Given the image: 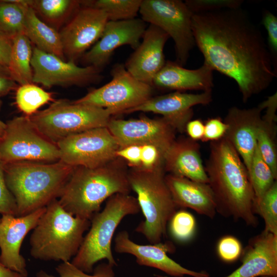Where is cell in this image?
<instances>
[{
  "label": "cell",
  "mask_w": 277,
  "mask_h": 277,
  "mask_svg": "<svg viewBox=\"0 0 277 277\" xmlns=\"http://www.w3.org/2000/svg\"><path fill=\"white\" fill-rule=\"evenodd\" d=\"M263 110L264 108L261 103L248 109L233 106L228 109L224 120L227 125L224 137L238 153L248 173L256 146V134Z\"/></svg>",
  "instance_id": "cell-21"
},
{
  "label": "cell",
  "mask_w": 277,
  "mask_h": 277,
  "mask_svg": "<svg viewBox=\"0 0 277 277\" xmlns=\"http://www.w3.org/2000/svg\"><path fill=\"white\" fill-rule=\"evenodd\" d=\"M262 23L267 32L269 48L277 52V17L271 12L266 10L263 15Z\"/></svg>",
  "instance_id": "cell-42"
},
{
  "label": "cell",
  "mask_w": 277,
  "mask_h": 277,
  "mask_svg": "<svg viewBox=\"0 0 277 277\" xmlns=\"http://www.w3.org/2000/svg\"><path fill=\"white\" fill-rule=\"evenodd\" d=\"M185 132L191 139L201 140L204 135V123L200 119L191 120L187 124Z\"/></svg>",
  "instance_id": "cell-45"
},
{
  "label": "cell",
  "mask_w": 277,
  "mask_h": 277,
  "mask_svg": "<svg viewBox=\"0 0 277 277\" xmlns=\"http://www.w3.org/2000/svg\"><path fill=\"white\" fill-rule=\"evenodd\" d=\"M169 35L152 24L147 27L142 41L126 61V69L137 80L152 86L153 80L166 63L164 48Z\"/></svg>",
  "instance_id": "cell-20"
},
{
  "label": "cell",
  "mask_w": 277,
  "mask_h": 277,
  "mask_svg": "<svg viewBox=\"0 0 277 277\" xmlns=\"http://www.w3.org/2000/svg\"><path fill=\"white\" fill-rule=\"evenodd\" d=\"M63 163L73 167L95 168L115 158L120 148L107 127L95 128L66 137L56 144Z\"/></svg>",
  "instance_id": "cell-12"
},
{
  "label": "cell",
  "mask_w": 277,
  "mask_h": 277,
  "mask_svg": "<svg viewBox=\"0 0 277 277\" xmlns=\"http://www.w3.org/2000/svg\"><path fill=\"white\" fill-rule=\"evenodd\" d=\"M212 101L211 91L197 94L175 91L152 96L124 113L142 111L159 114L175 131L183 133L187 124L193 117L192 107L198 105H208Z\"/></svg>",
  "instance_id": "cell-17"
},
{
  "label": "cell",
  "mask_w": 277,
  "mask_h": 277,
  "mask_svg": "<svg viewBox=\"0 0 277 277\" xmlns=\"http://www.w3.org/2000/svg\"><path fill=\"white\" fill-rule=\"evenodd\" d=\"M147 27L142 18L108 21L100 38L81 58L82 63L102 71L118 48L128 45L135 50Z\"/></svg>",
  "instance_id": "cell-16"
},
{
  "label": "cell",
  "mask_w": 277,
  "mask_h": 277,
  "mask_svg": "<svg viewBox=\"0 0 277 277\" xmlns=\"http://www.w3.org/2000/svg\"><path fill=\"white\" fill-rule=\"evenodd\" d=\"M192 29L204 62L235 81L243 102L276 77L260 29L241 7L193 14Z\"/></svg>",
  "instance_id": "cell-1"
},
{
  "label": "cell",
  "mask_w": 277,
  "mask_h": 277,
  "mask_svg": "<svg viewBox=\"0 0 277 277\" xmlns=\"http://www.w3.org/2000/svg\"><path fill=\"white\" fill-rule=\"evenodd\" d=\"M254 214L260 215L265 223L264 231L277 235V183L276 181L264 193L261 199L254 203Z\"/></svg>",
  "instance_id": "cell-34"
},
{
  "label": "cell",
  "mask_w": 277,
  "mask_h": 277,
  "mask_svg": "<svg viewBox=\"0 0 277 277\" xmlns=\"http://www.w3.org/2000/svg\"><path fill=\"white\" fill-rule=\"evenodd\" d=\"M141 150V146H128L119 148L116 152V156L124 160L131 168L140 167Z\"/></svg>",
  "instance_id": "cell-43"
},
{
  "label": "cell",
  "mask_w": 277,
  "mask_h": 277,
  "mask_svg": "<svg viewBox=\"0 0 277 277\" xmlns=\"http://www.w3.org/2000/svg\"><path fill=\"white\" fill-rule=\"evenodd\" d=\"M0 214L17 216L15 200L8 189L5 180L3 165L0 163Z\"/></svg>",
  "instance_id": "cell-40"
},
{
  "label": "cell",
  "mask_w": 277,
  "mask_h": 277,
  "mask_svg": "<svg viewBox=\"0 0 277 277\" xmlns=\"http://www.w3.org/2000/svg\"><path fill=\"white\" fill-rule=\"evenodd\" d=\"M136 197L126 193H116L107 200L102 211L90 220L89 231L71 263L81 270L90 273L94 265L106 259L113 267L116 265L111 249L115 231L122 220L140 211Z\"/></svg>",
  "instance_id": "cell-7"
},
{
  "label": "cell",
  "mask_w": 277,
  "mask_h": 277,
  "mask_svg": "<svg viewBox=\"0 0 277 277\" xmlns=\"http://www.w3.org/2000/svg\"><path fill=\"white\" fill-rule=\"evenodd\" d=\"M90 220L66 211L57 199L46 206L30 235V255L43 261L67 262L78 252Z\"/></svg>",
  "instance_id": "cell-5"
},
{
  "label": "cell",
  "mask_w": 277,
  "mask_h": 277,
  "mask_svg": "<svg viewBox=\"0 0 277 277\" xmlns=\"http://www.w3.org/2000/svg\"><path fill=\"white\" fill-rule=\"evenodd\" d=\"M120 148L130 145H152L165 155L175 140V130L163 117L136 119L112 118L107 126Z\"/></svg>",
  "instance_id": "cell-15"
},
{
  "label": "cell",
  "mask_w": 277,
  "mask_h": 277,
  "mask_svg": "<svg viewBox=\"0 0 277 277\" xmlns=\"http://www.w3.org/2000/svg\"><path fill=\"white\" fill-rule=\"evenodd\" d=\"M169 223L170 233L175 240L185 242L193 238L196 222L194 216L188 211L183 209L177 210Z\"/></svg>",
  "instance_id": "cell-36"
},
{
  "label": "cell",
  "mask_w": 277,
  "mask_h": 277,
  "mask_svg": "<svg viewBox=\"0 0 277 277\" xmlns=\"http://www.w3.org/2000/svg\"><path fill=\"white\" fill-rule=\"evenodd\" d=\"M266 110L256 134V144L260 153L277 179V150L276 145L277 107L276 93L262 102Z\"/></svg>",
  "instance_id": "cell-26"
},
{
  "label": "cell",
  "mask_w": 277,
  "mask_h": 277,
  "mask_svg": "<svg viewBox=\"0 0 277 277\" xmlns=\"http://www.w3.org/2000/svg\"><path fill=\"white\" fill-rule=\"evenodd\" d=\"M24 33L36 48L66 61L59 32L41 20L28 4L26 9Z\"/></svg>",
  "instance_id": "cell-27"
},
{
  "label": "cell",
  "mask_w": 277,
  "mask_h": 277,
  "mask_svg": "<svg viewBox=\"0 0 277 277\" xmlns=\"http://www.w3.org/2000/svg\"><path fill=\"white\" fill-rule=\"evenodd\" d=\"M165 154L157 147L152 145L141 146V167L152 169L164 167Z\"/></svg>",
  "instance_id": "cell-39"
},
{
  "label": "cell",
  "mask_w": 277,
  "mask_h": 277,
  "mask_svg": "<svg viewBox=\"0 0 277 277\" xmlns=\"http://www.w3.org/2000/svg\"><path fill=\"white\" fill-rule=\"evenodd\" d=\"M2 165L7 187L16 203L17 216L46 207L57 199L74 168L61 161Z\"/></svg>",
  "instance_id": "cell-4"
},
{
  "label": "cell",
  "mask_w": 277,
  "mask_h": 277,
  "mask_svg": "<svg viewBox=\"0 0 277 277\" xmlns=\"http://www.w3.org/2000/svg\"><path fill=\"white\" fill-rule=\"evenodd\" d=\"M28 4L41 20L57 30L81 8L82 1L28 0Z\"/></svg>",
  "instance_id": "cell-28"
},
{
  "label": "cell",
  "mask_w": 277,
  "mask_h": 277,
  "mask_svg": "<svg viewBox=\"0 0 277 277\" xmlns=\"http://www.w3.org/2000/svg\"><path fill=\"white\" fill-rule=\"evenodd\" d=\"M242 251L240 241L232 235L222 237L217 245V253L219 258L227 263L236 261L241 256Z\"/></svg>",
  "instance_id": "cell-38"
},
{
  "label": "cell",
  "mask_w": 277,
  "mask_h": 277,
  "mask_svg": "<svg viewBox=\"0 0 277 277\" xmlns=\"http://www.w3.org/2000/svg\"><path fill=\"white\" fill-rule=\"evenodd\" d=\"M164 168L169 174L208 184L200 145L189 137L174 140L165 155Z\"/></svg>",
  "instance_id": "cell-25"
},
{
  "label": "cell",
  "mask_w": 277,
  "mask_h": 277,
  "mask_svg": "<svg viewBox=\"0 0 277 277\" xmlns=\"http://www.w3.org/2000/svg\"><path fill=\"white\" fill-rule=\"evenodd\" d=\"M55 144L42 135L27 116L13 118L6 123L0 138V163L6 164L30 162L52 163L60 161Z\"/></svg>",
  "instance_id": "cell-9"
},
{
  "label": "cell",
  "mask_w": 277,
  "mask_h": 277,
  "mask_svg": "<svg viewBox=\"0 0 277 277\" xmlns=\"http://www.w3.org/2000/svg\"><path fill=\"white\" fill-rule=\"evenodd\" d=\"M261 277H272V276H261Z\"/></svg>",
  "instance_id": "cell-49"
},
{
  "label": "cell",
  "mask_w": 277,
  "mask_h": 277,
  "mask_svg": "<svg viewBox=\"0 0 277 277\" xmlns=\"http://www.w3.org/2000/svg\"><path fill=\"white\" fill-rule=\"evenodd\" d=\"M7 67L0 65V97L7 95L17 87Z\"/></svg>",
  "instance_id": "cell-44"
},
{
  "label": "cell",
  "mask_w": 277,
  "mask_h": 277,
  "mask_svg": "<svg viewBox=\"0 0 277 277\" xmlns=\"http://www.w3.org/2000/svg\"><path fill=\"white\" fill-rule=\"evenodd\" d=\"M0 277H25L4 266L0 261Z\"/></svg>",
  "instance_id": "cell-47"
},
{
  "label": "cell",
  "mask_w": 277,
  "mask_h": 277,
  "mask_svg": "<svg viewBox=\"0 0 277 277\" xmlns=\"http://www.w3.org/2000/svg\"><path fill=\"white\" fill-rule=\"evenodd\" d=\"M165 180L177 208H190L200 214L214 218L216 204L208 184L169 173L165 175Z\"/></svg>",
  "instance_id": "cell-24"
},
{
  "label": "cell",
  "mask_w": 277,
  "mask_h": 277,
  "mask_svg": "<svg viewBox=\"0 0 277 277\" xmlns=\"http://www.w3.org/2000/svg\"><path fill=\"white\" fill-rule=\"evenodd\" d=\"M248 174L254 192V203L261 199L276 181L270 168L261 156L257 144L252 158Z\"/></svg>",
  "instance_id": "cell-33"
},
{
  "label": "cell",
  "mask_w": 277,
  "mask_h": 277,
  "mask_svg": "<svg viewBox=\"0 0 277 277\" xmlns=\"http://www.w3.org/2000/svg\"><path fill=\"white\" fill-rule=\"evenodd\" d=\"M142 0L82 1V5L103 11L108 21L134 19L139 13Z\"/></svg>",
  "instance_id": "cell-31"
},
{
  "label": "cell",
  "mask_w": 277,
  "mask_h": 277,
  "mask_svg": "<svg viewBox=\"0 0 277 277\" xmlns=\"http://www.w3.org/2000/svg\"><path fill=\"white\" fill-rule=\"evenodd\" d=\"M139 13L146 23L164 31L174 43L176 61L186 65L195 46L192 29V13L180 0H142Z\"/></svg>",
  "instance_id": "cell-10"
},
{
  "label": "cell",
  "mask_w": 277,
  "mask_h": 277,
  "mask_svg": "<svg viewBox=\"0 0 277 277\" xmlns=\"http://www.w3.org/2000/svg\"><path fill=\"white\" fill-rule=\"evenodd\" d=\"M110 75L109 83L73 102L106 109L113 115L124 113L152 96L154 88L134 77L124 64L114 65Z\"/></svg>",
  "instance_id": "cell-11"
},
{
  "label": "cell",
  "mask_w": 277,
  "mask_h": 277,
  "mask_svg": "<svg viewBox=\"0 0 277 277\" xmlns=\"http://www.w3.org/2000/svg\"><path fill=\"white\" fill-rule=\"evenodd\" d=\"M185 4L192 14L225 8L241 7L242 0H187Z\"/></svg>",
  "instance_id": "cell-37"
},
{
  "label": "cell",
  "mask_w": 277,
  "mask_h": 277,
  "mask_svg": "<svg viewBox=\"0 0 277 277\" xmlns=\"http://www.w3.org/2000/svg\"><path fill=\"white\" fill-rule=\"evenodd\" d=\"M27 0L0 1V33L12 39L24 32Z\"/></svg>",
  "instance_id": "cell-30"
},
{
  "label": "cell",
  "mask_w": 277,
  "mask_h": 277,
  "mask_svg": "<svg viewBox=\"0 0 277 277\" xmlns=\"http://www.w3.org/2000/svg\"><path fill=\"white\" fill-rule=\"evenodd\" d=\"M11 50L8 68L14 81L19 85L33 83L31 65L33 48L24 32L12 39Z\"/></svg>",
  "instance_id": "cell-29"
},
{
  "label": "cell",
  "mask_w": 277,
  "mask_h": 277,
  "mask_svg": "<svg viewBox=\"0 0 277 277\" xmlns=\"http://www.w3.org/2000/svg\"><path fill=\"white\" fill-rule=\"evenodd\" d=\"M205 171L213 192L216 212L256 227L254 195L247 169L238 153L225 137L210 142Z\"/></svg>",
  "instance_id": "cell-2"
},
{
  "label": "cell",
  "mask_w": 277,
  "mask_h": 277,
  "mask_svg": "<svg viewBox=\"0 0 277 277\" xmlns=\"http://www.w3.org/2000/svg\"><path fill=\"white\" fill-rule=\"evenodd\" d=\"M164 167L152 169L131 168L128 180L136 194L140 210L145 217L135 228L151 244L161 243L167 233L170 219L177 210L165 180Z\"/></svg>",
  "instance_id": "cell-6"
},
{
  "label": "cell",
  "mask_w": 277,
  "mask_h": 277,
  "mask_svg": "<svg viewBox=\"0 0 277 277\" xmlns=\"http://www.w3.org/2000/svg\"><path fill=\"white\" fill-rule=\"evenodd\" d=\"M227 130V125L220 117L208 118L204 123V132L203 142H214L224 137Z\"/></svg>",
  "instance_id": "cell-41"
},
{
  "label": "cell",
  "mask_w": 277,
  "mask_h": 277,
  "mask_svg": "<svg viewBox=\"0 0 277 277\" xmlns=\"http://www.w3.org/2000/svg\"><path fill=\"white\" fill-rule=\"evenodd\" d=\"M113 267L108 263H101L95 267L93 273L90 274L81 270L70 262H62L55 268L58 276L41 270L37 273L36 277H114Z\"/></svg>",
  "instance_id": "cell-35"
},
{
  "label": "cell",
  "mask_w": 277,
  "mask_h": 277,
  "mask_svg": "<svg viewBox=\"0 0 277 277\" xmlns=\"http://www.w3.org/2000/svg\"><path fill=\"white\" fill-rule=\"evenodd\" d=\"M242 265L225 277H277V235L263 231L243 249Z\"/></svg>",
  "instance_id": "cell-22"
},
{
  "label": "cell",
  "mask_w": 277,
  "mask_h": 277,
  "mask_svg": "<svg viewBox=\"0 0 277 277\" xmlns=\"http://www.w3.org/2000/svg\"><path fill=\"white\" fill-rule=\"evenodd\" d=\"M46 207L24 216L3 214L0 219V261L25 277L28 275L24 258L20 253L23 240L33 229Z\"/></svg>",
  "instance_id": "cell-18"
},
{
  "label": "cell",
  "mask_w": 277,
  "mask_h": 277,
  "mask_svg": "<svg viewBox=\"0 0 277 277\" xmlns=\"http://www.w3.org/2000/svg\"><path fill=\"white\" fill-rule=\"evenodd\" d=\"M52 100L51 93L34 83L19 85L16 89V106L27 116L34 114L39 108Z\"/></svg>",
  "instance_id": "cell-32"
},
{
  "label": "cell",
  "mask_w": 277,
  "mask_h": 277,
  "mask_svg": "<svg viewBox=\"0 0 277 277\" xmlns=\"http://www.w3.org/2000/svg\"><path fill=\"white\" fill-rule=\"evenodd\" d=\"M11 45V39L0 33V65L8 67Z\"/></svg>",
  "instance_id": "cell-46"
},
{
  "label": "cell",
  "mask_w": 277,
  "mask_h": 277,
  "mask_svg": "<svg viewBox=\"0 0 277 277\" xmlns=\"http://www.w3.org/2000/svg\"><path fill=\"white\" fill-rule=\"evenodd\" d=\"M127 166L124 160L116 157L95 168L74 167L58 202L73 215L90 221L111 196L129 194L131 189Z\"/></svg>",
  "instance_id": "cell-3"
},
{
  "label": "cell",
  "mask_w": 277,
  "mask_h": 277,
  "mask_svg": "<svg viewBox=\"0 0 277 277\" xmlns=\"http://www.w3.org/2000/svg\"><path fill=\"white\" fill-rule=\"evenodd\" d=\"M213 70L206 63L196 69H188L175 62L167 61L154 77L152 86L165 90L210 91L213 87Z\"/></svg>",
  "instance_id": "cell-23"
},
{
  "label": "cell",
  "mask_w": 277,
  "mask_h": 277,
  "mask_svg": "<svg viewBox=\"0 0 277 277\" xmlns=\"http://www.w3.org/2000/svg\"><path fill=\"white\" fill-rule=\"evenodd\" d=\"M0 219H1V218H0Z\"/></svg>",
  "instance_id": "cell-50"
},
{
  "label": "cell",
  "mask_w": 277,
  "mask_h": 277,
  "mask_svg": "<svg viewBox=\"0 0 277 277\" xmlns=\"http://www.w3.org/2000/svg\"><path fill=\"white\" fill-rule=\"evenodd\" d=\"M2 102L0 100V109ZM6 128V123H4L0 119V138L3 136Z\"/></svg>",
  "instance_id": "cell-48"
},
{
  "label": "cell",
  "mask_w": 277,
  "mask_h": 277,
  "mask_svg": "<svg viewBox=\"0 0 277 277\" xmlns=\"http://www.w3.org/2000/svg\"><path fill=\"white\" fill-rule=\"evenodd\" d=\"M169 243L140 245L132 241L127 231H120L114 239V250L120 253H128L136 258L140 265L158 269L174 277L189 275L192 277H209L206 271H195L188 269L173 260L167 253L173 250Z\"/></svg>",
  "instance_id": "cell-19"
},
{
  "label": "cell",
  "mask_w": 277,
  "mask_h": 277,
  "mask_svg": "<svg viewBox=\"0 0 277 277\" xmlns=\"http://www.w3.org/2000/svg\"><path fill=\"white\" fill-rule=\"evenodd\" d=\"M108 21L103 11L82 5L59 32L65 58L81 60L100 38Z\"/></svg>",
  "instance_id": "cell-14"
},
{
  "label": "cell",
  "mask_w": 277,
  "mask_h": 277,
  "mask_svg": "<svg viewBox=\"0 0 277 277\" xmlns=\"http://www.w3.org/2000/svg\"><path fill=\"white\" fill-rule=\"evenodd\" d=\"M112 115L105 108L60 99L28 117L42 135L56 144L69 136L107 127Z\"/></svg>",
  "instance_id": "cell-8"
},
{
  "label": "cell",
  "mask_w": 277,
  "mask_h": 277,
  "mask_svg": "<svg viewBox=\"0 0 277 277\" xmlns=\"http://www.w3.org/2000/svg\"><path fill=\"white\" fill-rule=\"evenodd\" d=\"M31 65L33 83L46 87L86 86L102 80V71L92 66L80 67L34 47Z\"/></svg>",
  "instance_id": "cell-13"
}]
</instances>
